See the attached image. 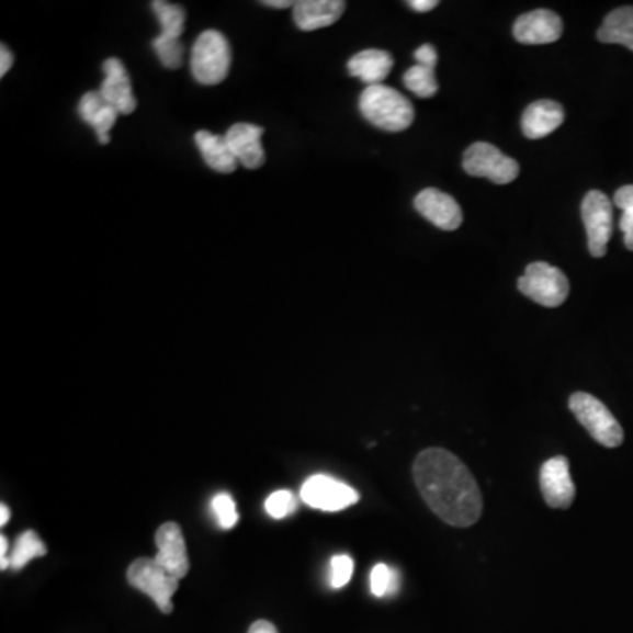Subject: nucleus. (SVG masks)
Here are the masks:
<instances>
[{
	"instance_id": "nucleus-1",
	"label": "nucleus",
	"mask_w": 633,
	"mask_h": 633,
	"mask_svg": "<svg viewBox=\"0 0 633 633\" xmlns=\"http://www.w3.org/2000/svg\"><path fill=\"white\" fill-rule=\"evenodd\" d=\"M414 483L426 505L451 527L466 528L483 515V493L460 457L445 449H426L414 461Z\"/></svg>"
},
{
	"instance_id": "nucleus-2",
	"label": "nucleus",
	"mask_w": 633,
	"mask_h": 633,
	"mask_svg": "<svg viewBox=\"0 0 633 633\" xmlns=\"http://www.w3.org/2000/svg\"><path fill=\"white\" fill-rule=\"evenodd\" d=\"M359 111L370 124L386 133L408 129L416 116L412 102L386 84L366 87L359 98Z\"/></svg>"
},
{
	"instance_id": "nucleus-3",
	"label": "nucleus",
	"mask_w": 633,
	"mask_h": 633,
	"mask_svg": "<svg viewBox=\"0 0 633 633\" xmlns=\"http://www.w3.org/2000/svg\"><path fill=\"white\" fill-rule=\"evenodd\" d=\"M230 46L218 31H204L195 39L191 55V71L201 84H218L226 80L230 69Z\"/></svg>"
},
{
	"instance_id": "nucleus-4",
	"label": "nucleus",
	"mask_w": 633,
	"mask_h": 633,
	"mask_svg": "<svg viewBox=\"0 0 633 633\" xmlns=\"http://www.w3.org/2000/svg\"><path fill=\"white\" fill-rule=\"evenodd\" d=\"M568 407L583 428L603 448H620L623 443V428L600 399L588 393H576L568 399Z\"/></svg>"
},
{
	"instance_id": "nucleus-5",
	"label": "nucleus",
	"mask_w": 633,
	"mask_h": 633,
	"mask_svg": "<svg viewBox=\"0 0 633 633\" xmlns=\"http://www.w3.org/2000/svg\"><path fill=\"white\" fill-rule=\"evenodd\" d=\"M518 287L532 302L547 308L563 305L570 293V284L565 273L547 262H532L519 279Z\"/></svg>"
},
{
	"instance_id": "nucleus-6",
	"label": "nucleus",
	"mask_w": 633,
	"mask_h": 633,
	"mask_svg": "<svg viewBox=\"0 0 633 633\" xmlns=\"http://www.w3.org/2000/svg\"><path fill=\"white\" fill-rule=\"evenodd\" d=\"M127 580L142 594L148 595L165 614L173 612V595L177 594L178 579L169 576L156 558H138L131 563Z\"/></svg>"
},
{
	"instance_id": "nucleus-7",
	"label": "nucleus",
	"mask_w": 633,
	"mask_h": 633,
	"mask_svg": "<svg viewBox=\"0 0 633 633\" xmlns=\"http://www.w3.org/2000/svg\"><path fill=\"white\" fill-rule=\"evenodd\" d=\"M463 169L470 177L487 178L498 185L515 182L519 174L518 160L505 156L489 143H474L463 156Z\"/></svg>"
},
{
	"instance_id": "nucleus-8",
	"label": "nucleus",
	"mask_w": 633,
	"mask_h": 633,
	"mask_svg": "<svg viewBox=\"0 0 633 633\" xmlns=\"http://www.w3.org/2000/svg\"><path fill=\"white\" fill-rule=\"evenodd\" d=\"M583 222L588 233L589 253L594 258H603L607 253V245L612 238V201L603 192L591 191L586 194L580 204Z\"/></svg>"
},
{
	"instance_id": "nucleus-9",
	"label": "nucleus",
	"mask_w": 633,
	"mask_h": 633,
	"mask_svg": "<svg viewBox=\"0 0 633 633\" xmlns=\"http://www.w3.org/2000/svg\"><path fill=\"white\" fill-rule=\"evenodd\" d=\"M302 500L312 509L338 512L358 504L359 493L328 475H312L302 487Z\"/></svg>"
},
{
	"instance_id": "nucleus-10",
	"label": "nucleus",
	"mask_w": 633,
	"mask_h": 633,
	"mask_svg": "<svg viewBox=\"0 0 633 633\" xmlns=\"http://www.w3.org/2000/svg\"><path fill=\"white\" fill-rule=\"evenodd\" d=\"M541 491L545 504L553 509H568L576 498V484L572 481L570 465L565 456L545 461L541 468Z\"/></svg>"
},
{
	"instance_id": "nucleus-11",
	"label": "nucleus",
	"mask_w": 633,
	"mask_h": 633,
	"mask_svg": "<svg viewBox=\"0 0 633 633\" xmlns=\"http://www.w3.org/2000/svg\"><path fill=\"white\" fill-rule=\"evenodd\" d=\"M102 71L106 78L102 81L99 93L108 106L115 108L120 115L134 113L138 102L134 98L129 72L124 64L120 63L118 58H108L102 64Z\"/></svg>"
},
{
	"instance_id": "nucleus-12",
	"label": "nucleus",
	"mask_w": 633,
	"mask_h": 633,
	"mask_svg": "<svg viewBox=\"0 0 633 633\" xmlns=\"http://www.w3.org/2000/svg\"><path fill=\"white\" fill-rule=\"evenodd\" d=\"M417 212L442 230H456L463 224L460 204L439 189H425L414 201Z\"/></svg>"
},
{
	"instance_id": "nucleus-13",
	"label": "nucleus",
	"mask_w": 633,
	"mask_h": 633,
	"mask_svg": "<svg viewBox=\"0 0 633 633\" xmlns=\"http://www.w3.org/2000/svg\"><path fill=\"white\" fill-rule=\"evenodd\" d=\"M157 553L156 562L168 572L174 579H182L186 576L191 563L186 556L185 539H183L182 528L177 523H166L157 530L156 535Z\"/></svg>"
},
{
	"instance_id": "nucleus-14",
	"label": "nucleus",
	"mask_w": 633,
	"mask_h": 633,
	"mask_svg": "<svg viewBox=\"0 0 633 633\" xmlns=\"http://www.w3.org/2000/svg\"><path fill=\"white\" fill-rule=\"evenodd\" d=\"M563 22L550 10H536L519 16L515 23V37L523 45H550L562 37Z\"/></svg>"
},
{
	"instance_id": "nucleus-15",
	"label": "nucleus",
	"mask_w": 633,
	"mask_h": 633,
	"mask_svg": "<svg viewBox=\"0 0 633 633\" xmlns=\"http://www.w3.org/2000/svg\"><path fill=\"white\" fill-rule=\"evenodd\" d=\"M262 134L264 129L253 124H235L224 134L238 165L247 169H258L264 165L267 156L262 148Z\"/></svg>"
},
{
	"instance_id": "nucleus-16",
	"label": "nucleus",
	"mask_w": 633,
	"mask_h": 633,
	"mask_svg": "<svg viewBox=\"0 0 633 633\" xmlns=\"http://www.w3.org/2000/svg\"><path fill=\"white\" fill-rule=\"evenodd\" d=\"M346 8L343 0H299L293 8L294 22L305 32L331 27L341 19Z\"/></svg>"
},
{
	"instance_id": "nucleus-17",
	"label": "nucleus",
	"mask_w": 633,
	"mask_h": 633,
	"mask_svg": "<svg viewBox=\"0 0 633 633\" xmlns=\"http://www.w3.org/2000/svg\"><path fill=\"white\" fill-rule=\"evenodd\" d=\"M563 120H565V111L562 104L550 99H542L524 110L521 129L527 138L541 139L558 129Z\"/></svg>"
},
{
	"instance_id": "nucleus-18",
	"label": "nucleus",
	"mask_w": 633,
	"mask_h": 633,
	"mask_svg": "<svg viewBox=\"0 0 633 633\" xmlns=\"http://www.w3.org/2000/svg\"><path fill=\"white\" fill-rule=\"evenodd\" d=\"M393 66L395 60L384 49H364L350 58L347 69L354 78L364 81L368 87H373L386 80L393 71Z\"/></svg>"
},
{
	"instance_id": "nucleus-19",
	"label": "nucleus",
	"mask_w": 633,
	"mask_h": 633,
	"mask_svg": "<svg viewBox=\"0 0 633 633\" xmlns=\"http://www.w3.org/2000/svg\"><path fill=\"white\" fill-rule=\"evenodd\" d=\"M195 145L200 148L204 162L213 171L222 174L235 173L236 168H238V160H236L235 154L230 151L226 136H218V134L210 133V131H200L195 134Z\"/></svg>"
},
{
	"instance_id": "nucleus-20",
	"label": "nucleus",
	"mask_w": 633,
	"mask_h": 633,
	"mask_svg": "<svg viewBox=\"0 0 633 633\" xmlns=\"http://www.w3.org/2000/svg\"><path fill=\"white\" fill-rule=\"evenodd\" d=\"M597 37L606 45H623L633 52V5H624L607 14Z\"/></svg>"
},
{
	"instance_id": "nucleus-21",
	"label": "nucleus",
	"mask_w": 633,
	"mask_h": 633,
	"mask_svg": "<svg viewBox=\"0 0 633 633\" xmlns=\"http://www.w3.org/2000/svg\"><path fill=\"white\" fill-rule=\"evenodd\" d=\"M151 10L156 13L160 27H162L160 36L168 37V39H180L183 29H185V10L182 5L171 4L166 0H156V2H151Z\"/></svg>"
},
{
	"instance_id": "nucleus-22",
	"label": "nucleus",
	"mask_w": 633,
	"mask_h": 633,
	"mask_svg": "<svg viewBox=\"0 0 633 633\" xmlns=\"http://www.w3.org/2000/svg\"><path fill=\"white\" fill-rule=\"evenodd\" d=\"M46 553L48 550H46L45 542L41 541L36 532L29 530L16 539L13 553H11V568L22 570L29 562L45 556Z\"/></svg>"
},
{
	"instance_id": "nucleus-23",
	"label": "nucleus",
	"mask_w": 633,
	"mask_h": 633,
	"mask_svg": "<svg viewBox=\"0 0 633 633\" xmlns=\"http://www.w3.org/2000/svg\"><path fill=\"white\" fill-rule=\"evenodd\" d=\"M404 83L417 98H433L439 92V81L434 76V67L416 64L404 75Z\"/></svg>"
},
{
	"instance_id": "nucleus-24",
	"label": "nucleus",
	"mask_w": 633,
	"mask_h": 633,
	"mask_svg": "<svg viewBox=\"0 0 633 633\" xmlns=\"http://www.w3.org/2000/svg\"><path fill=\"white\" fill-rule=\"evenodd\" d=\"M399 588L398 572L387 567L386 563H378L370 574V589L375 597L384 598L395 595Z\"/></svg>"
},
{
	"instance_id": "nucleus-25",
	"label": "nucleus",
	"mask_w": 633,
	"mask_h": 633,
	"mask_svg": "<svg viewBox=\"0 0 633 633\" xmlns=\"http://www.w3.org/2000/svg\"><path fill=\"white\" fill-rule=\"evenodd\" d=\"M614 204L623 212L620 227L623 233L624 245L633 250V185L621 186L614 194Z\"/></svg>"
},
{
	"instance_id": "nucleus-26",
	"label": "nucleus",
	"mask_w": 633,
	"mask_h": 633,
	"mask_svg": "<svg viewBox=\"0 0 633 633\" xmlns=\"http://www.w3.org/2000/svg\"><path fill=\"white\" fill-rule=\"evenodd\" d=\"M151 46L156 49L157 57H159L162 66L168 67V69H180L182 67L183 54H185L182 41L159 36L151 41Z\"/></svg>"
},
{
	"instance_id": "nucleus-27",
	"label": "nucleus",
	"mask_w": 633,
	"mask_h": 633,
	"mask_svg": "<svg viewBox=\"0 0 633 633\" xmlns=\"http://www.w3.org/2000/svg\"><path fill=\"white\" fill-rule=\"evenodd\" d=\"M296 507V498H294L293 493L287 491V489H280V491L268 496L267 504H264V509H267L268 515L273 519L287 518V516L293 515Z\"/></svg>"
},
{
	"instance_id": "nucleus-28",
	"label": "nucleus",
	"mask_w": 633,
	"mask_h": 633,
	"mask_svg": "<svg viewBox=\"0 0 633 633\" xmlns=\"http://www.w3.org/2000/svg\"><path fill=\"white\" fill-rule=\"evenodd\" d=\"M352 572H354V562L349 554L332 556L331 565H329V585L331 588L340 589L349 585Z\"/></svg>"
},
{
	"instance_id": "nucleus-29",
	"label": "nucleus",
	"mask_w": 633,
	"mask_h": 633,
	"mask_svg": "<svg viewBox=\"0 0 633 633\" xmlns=\"http://www.w3.org/2000/svg\"><path fill=\"white\" fill-rule=\"evenodd\" d=\"M120 113L115 108L104 106L98 111V115L93 116L92 122H90V127L98 134V139L101 145H108L110 143V131L113 129V125L116 124Z\"/></svg>"
},
{
	"instance_id": "nucleus-30",
	"label": "nucleus",
	"mask_w": 633,
	"mask_h": 633,
	"mask_svg": "<svg viewBox=\"0 0 633 633\" xmlns=\"http://www.w3.org/2000/svg\"><path fill=\"white\" fill-rule=\"evenodd\" d=\"M212 505L218 523H221L224 530H230V528L238 523V512H236L235 500H233L227 493H221V495L215 496Z\"/></svg>"
},
{
	"instance_id": "nucleus-31",
	"label": "nucleus",
	"mask_w": 633,
	"mask_h": 633,
	"mask_svg": "<svg viewBox=\"0 0 633 633\" xmlns=\"http://www.w3.org/2000/svg\"><path fill=\"white\" fill-rule=\"evenodd\" d=\"M106 102L101 98V93L98 92H87L83 98H81L80 106H78V113H80L81 120L90 125L93 116L98 115V111L104 106Z\"/></svg>"
},
{
	"instance_id": "nucleus-32",
	"label": "nucleus",
	"mask_w": 633,
	"mask_h": 633,
	"mask_svg": "<svg viewBox=\"0 0 633 633\" xmlns=\"http://www.w3.org/2000/svg\"><path fill=\"white\" fill-rule=\"evenodd\" d=\"M414 57H416L417 64H422V66L437 67V63H439V54L431 45H422L421 48H417Z\"/></svg>"
},
{
	"instance_id": "nucleus-33",
	"label": "nucleus",
	"mask_w": 633,
	"mask_h": 633,
	"mask_svg": "<svg viewBox=\"0 0 633 633\" xmlns=\"http://www.w3.org/2000/svg\"><path fill=\"white\" fill-rule=\"evenodd\" d=\"M13 60L11 49L5 45L0 46V76L8 75V71L13 67Z\"/></svg>"
},
{
	"instance_id": "nucleus-34",
	"label": "nucleus",
	"mask_w": 633,
	"mask_h": 633,
	"mask_svg": "<svg viewBox=\"0 0 633 633\" xmlns=\"http://www.w3.org/2000/svg\"><path fill=\"white\" fill-rule=\"evenodd\" d=\"M407 5H410L417 13H428V11L434 10L439 2L437 0H410Z\"/></svg>"
},
{
	"instance_id": "nucleus-35",
	"label": "nucleus",
	"mask_w": 633,
	"mask_h": 633,
	"mask_svg": "<svg viewBox=\"0 0 633 633\" xmlns=\"http://www.w3.org/2000/svg\"><path fill=\"white\" fill-rule=\"evenodd\" d=\"M8 550H10V541L4 535L0 536V568L8 570L11 567V559L8 558Z\"/></svg>"
},
{
	"instance_id": "nucleus-36",
	"label": "nucleus",
	"mask_w": 633,
	"mask_h": 633,
	"mask_svg": "<svg viewBox=\"0 0 633 633\" xmlns=\"http://www.w3.org/2000/svg\"><path fill=\"white\" fill-rule=\"evenodd\" d=\"M248 633H279L276 632L275 624H271L270 621H256V623L250 626Z\"/></svg>"
},
{
	"instance_id": "nucleus-37",
	"label": "nucleus",
	"mask_w": 633,
	"mask_h": 633,
	"mask_svg": "<svg viewBox=\"0 0 633 633\" xmlns=\"http://www.w3.org/2000/svg\"><path fill=\"white\" fill-rule=\"evenodd\" d=\"M296 2H291V0H264L262 5H268V8H275V10H285V8H294Z\"/></svg>"
},
{
	"instance_id": "nucleus-38",
	"label": "nucleus",
	"mask_w": 633,
	"mask_h": 633,
	"mask_svg": "<svg viewBox=\"0 0 633 633\" xmlns=\"http://www.w3.org/2000/svg\"><path fill=\"white\" fill-rule=\"evenodd\" d=\"M10 518L11 510L8 509V505H2V507H0V524L4 527V524H8V521H10Z\"/></svg>"
}]
</instances>
